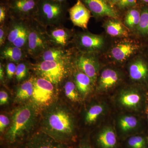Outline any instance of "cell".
<instances>
[{"instance_id": "603a6c76", "label": "cell", "mask_w": 148, "mask_h": 148, "mask_svg": "<svg viewBox=\"0 0 148 148\" xmlns=\"http://www.w3.org/2000/svg\"><path fill=\"white\" fill-rule=\"evenodd\" d=\"M34 76L23 82L17 88L15 100L18 102L31 99L34 92Z\"/></svg>"}, {"instance_id": "1f68e13d", "label": "cell", "mask_w": 148, "mask_h": 148, "mask_svg": "<svg viewBox=\"0 0 148 148\" xmlns=\"http://www.w3.org/2000/svg\"><path fill=\"white\" fill-rule=\"evenodd\" d=\"M9 17L7 0H2L0 3V26L5 24Z\"/></svg>"}, {"instance_id": "d6a6232c", "label": "cell", "mask_w": 148, "mask_h": 148, "mask_svg": "<svg viewBox=\"0 0 148 148\" xmlns=\"http://www.w3.org/2000/svg\"><path fill=\"white\" fill-rule=\"evenodd\" d=\"M137 5V0H120L116 6L118 9L124 10L136 7Z\"/></svg>"}, {"instance_id": "f35d334b", "label": "cell", "mask_w": 148, "mask_h": 148, "mask_svg": "<svg viewBox=\"0 0 148 148\" xmlns=\"http://www.w3.org/2000/svg\"><path fill=\"white\" fill-rule=\"evenodd\" d=\"M5 71L4 70L3 65L1 62L0 63V80L2 82H4L5 78Z\"/></svg>"}, {"instance_id": "4316f807", "label": "cell", "mask_w": 148, "mask_h": 148, "mask_svg": "<svg viewBox=\"0 0 148 148\" xmlns=\"http://www.w3.org/2000/svg\"><path fill=\"white\" fill-rule=\"evenodd\" d=\"M140 9L136 7L127 10L124 18L125 26L129 29H136L140 22Z\"/></svg>"}, {"instance_id": "277c9868", "label": "cell", "mask_w": 148, "mask_h": 148, "mask_svg": "<svg viewBox=\"0 0 148 148\" xmlns=\"http://www.w3.org/2000/svg\"><path fill=\"white\" fill-rule=\"evenodd\" d=\"M69 9L66 2L40 0L34 19L46 28L63 25Z\"/></svg>"}, {"instance_id": "9a60e30c", "label": "cell", "mask_w": 148, "mask_h": 148, "mask_svg": "<svg viewBox=\"0 0 148 148\" xmlns=\"http://www.w3.org/2000/svg\"><path fill=\"white\" fill-rule=\"evenodd\" d=\"M68 12L74 26L84 29H87L91 12L81 0H77L76 3L69 9Z\"/></svg>"}, {"instance_id": "60d3db41", "label": "cell", "mask_w": 148, "mask_h": 148, "mask_svg": "<svg viewBox=\"0 0 148 148\" xmlns=\"http://www.w3.org/2000/svg\"><path fill=\"white\" fill-rule=\"evenodd\" d=\"M139 1L143 3L144 5H148V0H139Z\"/></svg>"}, {"instance_id": "8fae6325", "label": "cell", "mask_w": 148, "mask_h": 148, "mask_svg": "<svg viewBox=\"0 0 148 148\" xmlns=\"http://www.w3.org/2000/svg\"><path fill=\"white\" fill-rule=\"evenodd\" d=\"M92 15L96 17H107L118 19L119 12L108 0H81Z\"/></svg>"}, {"instance_id": "ee69618b", "label": "cell", "mask_w": 148, "mask_h": 148, "mask_svg": "<svg viewBox=\"0 0 148 148\" xmlns=\"http://www.w3.org/2000/svg\"></svg>"}, {"instance_id": "5b68a950", "label": "cell", "mask_w": 148, "mask_h": 148, "mask_svg": "<svg viewBox=\"0 0 148 148\" xmlns=\"http://www.w3.org/2000/svg\"><path fill=\"white\" fill-rule=\"evenodd\" d=\"M28 36L26 52L36 60L49 47L53 46L48 36L47 28L34 19L27 21Z\"/></svg>"}, {"instance_id": "2e32d148", "label": "cell", "mask_w": 148, "mask_h": 148, "mask_svg": "<svg viewBox=\"0 0 148 148\" xmlns=\"http://www.w3.org/2000/svg\"><path fill=\"white\" fill-rule=\"evenodd\" d=\"M137 49L138 45L132 41H122L112 47L110 56L115 61L122 62L129 58Z\"/></svg>"}, {"instance_id": "e0dca14e", "label": "cell", "mask_w": 148, "mask_h": 148, "mask_svg": "<svg viewBox=\"0 0 148 148\" xmlns=\"http://www.w3.org/2000/svg\"><path fill=\"white\" fill-rule=\"evenodd\" d=\"M74 56L73 51L66 48L51 46L45 51L36 60L37 62L64 61L71 59Z\"/></svg>"}, {"instance_id": "cb8c5ba5", "label": "cell", "mask_w": 148, "mask_h": 148, "mask_svg": "<svg viewBox=\"0 0 148 148\" xmlns=\"http://www.w3.org/2000/svg\"><path fill=\"white\" fill-rule=\"evenodd\" d=\"M129 75L132 79L140 81L145 79L148 75V68L141 59L136 60L129 67Z\"/></svg>"}, {"instance_id": "d6986e66", "label": "cell", "mask_w": 148, "mask_h": 148, "mask_svg": "<svg viewBox=\"0 0 148 148\" xmlns=\"http://www.w3.org/2000/svg\"><path fill=\"white\" fill-rule=\"evenodd\" d=\"M77 68L78 70L73 74L74 81L80 95L84 98L91 92L94 84L89 77Z\"/></svg>"}, {"instance_id": "e575fe53", "label": "cell", "mask_w": 148, "mask_h": 148, "mask_svg": "<svg viewBox=\"0 0 148 148\" xmlns=\"http://www.w3.org/2000/svg\"><path fill=\"white\" fill-rule=\"evenodd\" d=\"M8 28L7 23L0 26V47L3 46L5 44L8 34Z\"/></svg>"}, {"instance_id": "4fadbf2b", "label": "cell", "mask_w": 148, "mask_h": 148, "mask_svg": "<svg viewBox=\"0 0 148 148\" xmlns=\"http://www.w3.org/2000/svg\"><path fill=\"white\" fill-rule=\"evenodd\" d=\"M90 141L94 148H120L118 136L110 126L100 130Z\"/></svg>"}, {"instance_id": "30bf717a", "label": "cell", "mask_w": 148, "mask_h": 148, "mask_svg": "<svg viewBox=\"0 0 148 148\" xmlns=\"http://www.w3.org/2000/svg\"><path fill=\"white\" fill-rule=\"evenodd\" d=\"M73 41L81 53H94L101 50L104 44L103 37L87 32L75 35Z\"/></svg>"}, {"instance_id": "d4e9b609", "label": "cell", "mask_w": 148, "mask_h": 148, "mask_svg": "<svg viewBox=\"0 0 148 148\" xmlns=\"http://www.w3.org/2000/svg\"><path fill=\"white\" fill-rule=\"evenodd\" d=\"M138 123L137 118L133 116H124L120 119L119 128L123 137H126L132 134L137 128Z\"/></svg>"}, {"instance_id": "ab89813d", "label": "cell", "mask_w": 148, "mask_h": 148, "mask_svg": "<svg viewBox=\"0 0 148 148\" xmlns=\"http://www.w3.org/2000/svg\"><path fill=\"white\" fill-rule=\"evenodd\" d=\"M108 1L111 3L112 4L116 6L118 3L119 2V1H120V0H108Z\"/></svg>"}, {"instance_id": "7c38bea8", "label": "cell", "mask_w": 148, "mask_h": 148, "mask_svg": "<svg viewBox=\"0 0 148 148\" xmlns=\"http://www.w3.org/2000/svg\"><path fill=\"white\" fill-rule=\"evenodd\" d=\"M76 66L89 77L95 84L97 80L99 64L94 53H81L75 56Z\"/></svg>"}, {"instance_id": "74e56055", "label": "cell", "mask_w": 148, "mask_h": 148, "mask_svg": "<svg viewBox=\"0 0 148 148\" xmlns=\"http://www.w3.org/2000/svg\"><path fill=\"white\" fill-rule=\"evenodd\" d=\"M9 95L8 93L4 90L0 91V105L1 106L5 105L8 103Z\"/></svg>"}, {"instance_id": "4dcf8cb0", "label": "cell", "mask_w": 148, "mask_h": 148, "mask_svg": "<svg viewBox=\"0 0 148 148\" xmlns=\"http://www.w3.org/2000/svg\"><path fill=\"white\" fill-rule=\"evenodd\" d=\"M103 111L104 107L102 105L97 104L91 106L86 114V122L87 124L94 123L103 113Z\"/></svg>"}, {"instance_id": "ac0fdd59", "label": "cell", "mask_w": 148, "mask_h": 148, "mask_svg": "<svg viewBox=\"0 0 148 148\" xmlns=\"http://www.w3.org/2000/svg\"><path fill=\"white\" fill-rule=\"evenodd\" d=\"M0 56L1 59L11 61L16 64L25 60L28 56L25 51L20 48L8 44H5L1 47Z\"/></svg>"}, {"instance_id": "52a82bcc", "label": "cell", "mask_w": 148, "mask_h": 148, "mask_svg": "<svg viewBox=\"0 0 148 148\" xmlns=\"http://www.w3.org/2000/svg\"><path fill=\"white\" fill-rule=\"evenodd\" d=\"M8 30L5 44L14 46L26 52L28 36L27 21L9 17L7 21Z\"/></svg>"}, {"instance_id": "f546056e", "label": "cell", "mask_w": 148, "mask_h": 148, "mask_svg": "<svg viewBox=\"0 0 148 148\" xmlns=\"http://www.w3.org/2000/svg\"><path fill=\"white\" fill-rule=\"evenodd\" d=\"M68 79L65 81L64 85L65 95L70 101L74 102H78L80 95L77 89L75 84L74 80Z\"/></svg>"}, {"instance_id": "f1b7e54d", "label": "cell", "mask_w": 148, "mask_h": 148, "mask_svg": "<svg viewBox=\"0 0 148 148\" xmlns=\"http://www.w3.org/2000/svg\"><path fill=\"white\" fill-rule=\"evenodd\" d=\"M31 69V64L24 60L17 64L15 77L17 82H22L28 79L29 76V70Z\"/></svg>"}, {"instance_id": "6da1fadb", "label": "cell", "mask_w": 148, "mask_h": 148, "mask_svg": "<svg viewBox=\"0 0 148 148\" xmlns=\"http://www.w3.org/2000/svg\"><path fill=\"white\" fill-rule=\"evenodd\" d=\"M42 112L40 130L70 145L76 142L73 118L66 106L55 103Z\"/></svg>"}, {"instance_id": "5bb4252c", "label": "cell", "mask_w": 148, "mask_h": 148, "mask_svg": "<svg viewBox=\"0 0 148 148\" xmlns=\"http://www.w3.org/2000/svg\"><path fill=\"white\" fill-rule=\"evenodd\" d=\"M48 36L53 46L66 48L73 40V32L64 25L47 28Z\"/></svg>"}, {"instance_id": "484cf974", "label": "cell", "mask_w": 148, "mask_h": 148, "mask_svg": "<svg viewBox=\"0 0 148 148\" xmlns=\"http://www.w3.org/2000/svg\"><path fill=\"white\" fill-rule=\"evenodd\" d=\"M125 148H147L148 138L140 135H131L125 138Z\"/></svg>"}, {"instance_id": "7402d4cb", "label": "cell", "mask_w": 148, "mask_h": 148, "mask_svg": "<svg viewBox=\"0 0 148 148\" xmlns=\"http://www.w3.org/2000/svg\"><path fill=\"white\" fill-rule=\"evenodd\" d=\"M104 27L107 34L111 36L123 38L128 36L127 29L118 19L111 18L106 21Z\"/></svg>"}, {"instance_id": "8992f818", "label": "cell", "mask_w": 148, "mask_h": 148, "mask_svg": "<svg viewBox=\"0 0 148 148\" xmlns=\"http://www.w3.org/2000/svg\"><path fill=\"white\" fill-rule=\"evenodd\" d=\"M34 92L31 103L38 112L43 111L56 103L57 86L42 77L34 76Z\"/></svg>"}, {"instance_id": "ffe728a7", "label": "cell", "mask_w": 148, "mask_h": 148, "mask_svg": "<svg viewBox=\"0 0 148 148\" xmlns=\"http://www.w3.org/2000/svg\"><path fill=\"white\" fill-rule=\"evenodd\" d=\"M119 75L118 73L113 69H105L101 73L98 82V89L105 90L110 89L118 82Z\"/></svg>"}, {"instance_id": "3957f363", "label": "cell", "mask_w": 148, "mask_h": 148, "mask_svg": "<svg viewBox=\"0 0 148 148\" xmlns=\"http://www.w3.org/2000/svg\"><path fill=\"white\" fill-rule=\"evenodd\" d=\"M31 64L35 75L47 80L57 87L73 72L75 57L64 61L36 62Z\"/></svg>"}, {"instance_id": "b9f144b4", "label": "cell", "mask_w": 148, "mask_h": 148, "mask_svg": "<svg viewBox=\"0 0 148 148\" xmlns=\"http://www.w3.org/2000/svg\"><path fill=\"white\" fill-rule=\"evenodd\" d=\"M55 1L58 2L59 3H65L66 2L67 0H53Z\"/></svg>"}, {"instance_id": "7a4b0ae2", "label": "cell", "mask_w": 148, "mask_h": 148, "mask_svg": "<svg viewBox=\"0 0 148 148\" xmlns=\"http://www.w3.org/2000/svg\"><path fill=\"white\" fill-rule=\"evenodd\" d=\"M38 111L31 102L19 106L14 110L10 125L2 135L3 143L13 148L27 140L34 132Z\"/></svg>"}, {"instance_id": "ba28073f", "label": "cell", "mask_w": 148, "mask_h": 148, "mask_svg": "<svg viewBox=\"0 0 148 148\" xmlns=\"http://www.w3.org/2000/svg\"><path fill=\"white\" fill-rule=\"evenodd\" d=\"M40 0H7L10 17L29 21L35 18Z\"/></svg>"}, {"instance_id": "d590c367", "label": "cell", "mask_w": 148, "mask_h": 148, "mask_svg": "<svg viewBox=\"0 0 148 148\" xmlns=\"http://www.w3.org/2000/svg\"><path fill=\"white\" fill-rule=\"evenodd\" d=\"M10 123L9 118L4 114L0 115V132L2 135L3 134L5 130L9 127Z\"/></svg>"}, {"instance_id": "836d02e7", "label": "cell", "mask_w": 148, "mask_h": 148, "mask_svg": "<svg viewBox=\"0 0 148 148\" xmlns=\"http://www.w3.org/2000/svg\"><path fill=\"white\" fill-rule=\"evenodd\" d=\"M5 66V75L7 79L11 80L15 76L17 64L16 63L7 61Z\"/></svg>"}, {"instance_id": "44dd1931", "label": "cell", "mask_w": 148, "mask_h": 148, "mask_svg": "<svg viewBox=\"0 0 148 148\" xmlns=\"http://www.w3.org/2000/svg\"><path fill=\"white\" fill-rule=\"evenodd\" d=\"M142 98L136 90H124L119 95V101L122 106L130 109L137 108L141 103Z\"/></svg>"}, {"instance_id": "8d00e7d4", "label": "cell", "mask_w": 148, "mask_h": 148, "mask_svg": "<svg viewBox=\"0 0 148 148\" xmlns=\"http://www.w3.org/2000/svg\"><path fill=\"white\" fill-rule=\"evenodd\" d=\"M75 148H94L90 141V137L85 136L80 138Z\"/></svg>"}, {"instance_id": "9c48e42d", "label": "cell", "mask_w": 148, "mask_h": 148, "mask_svg": "<svg viewBox=\"0 0 148 148\" xmlns=\"http://www.w3.org/2000/svg\"><path fill=\"white\" fill-rule=\"evenodd\" d=\"M13 148H73L55 140L41 130L35 132L29 138Z\"/></svg>"}, {"instance_id": "83f0119b", "label": "cell", "mask_w": 148, "mask_h": 148, "mask_svg": "<svg viewBox=\"0 0 148 148\" xmlns=\"http://www.w3.org/2000/svg\"><path fill=\"white\" fill-rule=\"evenodd\" d=\"M140 22L136 28L139 34L148 36V5H144L140 8Z\"/></svg>"}, {"instance_id": "7bdbcfd3", "label": "cell", "mask_w": 148, "mask_h": 148, "mask_svg": "<svg viewBox=\"0 0 148 148\" xmlns=\"http://www.w3.org/2000/svg\"><path fill=\"white\" fill-rule=\"evenodd\" d=\"M148 103H147V118L148 120Z\"/></svg>"}]
</instances>
